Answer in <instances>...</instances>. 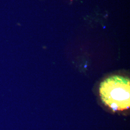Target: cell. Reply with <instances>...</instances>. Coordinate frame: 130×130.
Returning <instances> with one entry per match:
<instances>
[{"label": "cell", "mask_w": 130, "mask_h": 130, "mask_svg": "<svg viewBox=\"0 0 130 130\" xmlns=\"http://www.w3.org/2000/svg\"><path fill=\"white\" fill-rule=\"evenodd\" d=\"M99 93L103 102L114 111H122L130 106L129 79L113 76L100 84Z\"/></svg>", "instance_id": "obj_1"}]
</instances>
